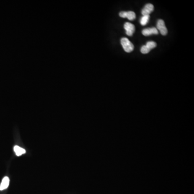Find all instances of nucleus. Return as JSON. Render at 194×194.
I'll return each instance as SVG.
<instances>
[{
    "label": "nucleus",
    "mask_w": 194,
    "mask_h": 194,
    "mask_svg": "<svg viewBox=\"0 0 194 194\" xmlns=\"http://www.w3.org/2000/svg\"><path fill=\"white\" fill-rule=\"evenodd\" d=\"M14 151L17 156H21L26 152L24 149L18 146H15L14 147Z\"/></svg>",
    "instance_id": "nucleus-8"
},
{
    "label": "nucleus",
    "mask_w": 194,
    "mask_h": 194,
    "mask_svg": "<svg viewBox=\"0 0 194 194\" xmlns=\"http://www.w3.org/2000/svg\"><path fill=\"white\" fill-rule=\"evenodd\" d=\"M154 6L152 4H147L144 8L142 10L141 13L143 15V16L144 15H149L154 11Z\"/></svg>",
    "instance_id": "nucleus-6"
},
{
    "label": "nucleus",
    "mask_w": 194,
    "mask_h": 194,
    "mask_svg": "<svg viewBox=\"0 0 194 194\" xmlns=\"http://www.w3.org/2000/svg\"><path fill=\"white\" fill-rule=\"evenodd\" d=\"M9 182L10 180L9 179L8 177L6 176L4 177L3 180H2V182L0 185V190H3L4 189H6L8 187L9 185Z\"/></svg>",
    "instance_id": "nucleus-7"
},
{
    "label": "nucleus",
    "mask_w": 194,
    "mask_h": 194,
    "mask_svg": "<svg viewBox=\"0 0 194 194\" xmlns=\"http://www.w3.org/2000/svg\"><path fill=\"white\" fill-rule=\"evenodd\" d=\"M124 29L126 31V34L129 36H132L135 31V27L132 23L126 22L124 24Z\"/></svg>",
    "instance_id": "nucleus-4"
},
{
    "label": "nucleus",
    "mask_w": 194,
    "mask_h": 194,
    "mask_svg": "<svg viewBox=\"0 0 194 194\" xmlns=\"http://www.w3.org/2000/svg\"><path fill=\"white\" fill-rule=\"evenodd\" d=\"M150 51H151V50L149 49L148 48H147L146 46H143L141 48V52L143 54H148Z\"/></svg>",
    "instance_id": "nucleus-11"
},
{
    "label": "nucleus",
    "mask_w": 194,
    "mask_h": 194,
    "mask_svg": "<svg viewBox=\"0 0 194 194\" xmlns=\"http://www.w3.org/2000/svg\"><path fill=\"white\" fill-rule=\"evenodd\" d=\"M146 46L149 49L151 50L152 49H154L157 46V43L154 42H148L147 43Z\"/></svg>",
    "instance_id": "nucleus-10"
},
{
    "label": "nucleus",
    "mask_w": 194,
    "mask_h": 194,
    "mask_svg": "<svg viewBox=\"0 0 194 194\" xmlns=\"http://www.w3.org/2000/svg\"><path fill=\"white\" fill-rule=\"evenodd\" d=\"M157 28L159 29L161 35L165 36L168 33V30L167 28L165 27V24L162 20H159L157 22Z\"/></svg>",
    "instance_id": "nucleus-2"
},
{
    "label": "nucleus",
    "mask_w": 194,
    "mask_h": 194,
    "mask_svg": "<svg viewBox=\"0 0 194 194\" xmlns=\"http://www.w3.org/2000/svg\"><path fill=\"white\" fill-rule=\"evenodd\" d=\"M150 16L149 15H144L140 19V24L142 25H145L149 22Z\"/></svg>",
    "instance_id": "nucleus-9"
},
{
    "label": "nucleus",
    "mask_w": 194,
    "mask_h": 194,
    "mask_svg": "<svg viewBox=\"0 0 194 194\" xmlns=\"http://www.w3.org/2000/svg\"><path fill=\"white\" fill-rule=\"evenodd\" d=\"M121 44L124 50L127 52H130L134 50V46L127 38H122L121 39Z\"/></svg>",
    "instance_id": "nucleus-1"
},
{
    "label": "nucleus",
    "mask_w": 194,
    "mask_h": 194,
    "mask_svg": "<svg viewBox=\"0 0 194 194\" xmlns=\"http://www.w3.org/2000/svg\"><path fill=\"white\" fill-rule=\"evenodd\" d=\"M119 16L122 18H127L129 20L132 21L136 17L135 14L133 11H121L119 14Z\"/></svg>",
    "instance_id": "nucleus-3"
},
{
    "label": "nucleus",
    "mask_w": 194,
    "mask_h": 194,
    "mask_svg": "<svg viewBox=\"0 0 194 194\" xmlns=\"http://www.w3.org/2000/svg\"><path fill=\"white\" fill-rule=\"evenodd\" d=\"M142 33H143V35L145 36H148L152 34L157 35L158 34V31L157 28H146V29H143Z\"/></svg>",
    "instance_id": "nucleus-5"
}]
</instances>
